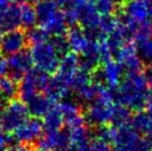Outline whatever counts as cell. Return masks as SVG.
Wrapping results in <instances>:
<instances>
[{
	"instance_id": "cell-1",
	"label": "cell",
	"mask_w": 152,
	"mask_h": 151,
	"mask_svg": "<svg viewBox=\"0 0 152 151\" xmlns=\"http://www.w3.org/2000/svg\"><path fill=\"white\" fill-rule=\"evenodd\" d=\"M116 99L129 111L145 108L151 99L146 75L140 71H127L117 87Z\"/></svg>"
},
{
	"instance_id": "cell-2",
	"label": "cell",
	"mask_w": 152,
	"mask_h": 151,
	"mask_svg": "<svg viewBox=\"0 0 152 151\" xmlns=\"http://www.w3.org/2000/svg\"><path fill=\"white\" fill-rule=\"evenodd\" d=\"M117 106L118 101L112 89L97 82L95 95L87 106L85 120L94 126H106L112 121Z\"/></svg>"
},
{
	"instance_id": "cell-3",
	"label": "cell",
	"mask_w": 152,
	"mask_h": 151,
	"mask_svg": "<svg viewBox=\"0 0 152 151\" xmlns=\"http://www.w3.org/2000/svg\"><path fill=\"white\" fill-rule=\"evenodd\" d=\"M109 129L113 151H149L148 141L129 124L120 127L112 126Z\"/></svg>"
},
{
	"instance_id": "cell-4",
	"label": "cell",
	"mask_w": 152,
	"mask_h": 151,
	"mask_svg": "<svg viewBox=\"0 0 152 151\" xmlns=\"http://www.w3.org/2000/svg\"><path fill=\"white\" fill-rule=\"evenodd\" d=\"M32 62L36 69L53 75L57 71L60 62V56L49 42L32 44L30 50Z\"/></svg>"
},
{
	"instance_id": "cell-5",
	"label": "cell",
	"mask_w": 152,
	"mask_h": 151,
	"mask_svg": "<svg viewBox=\"0 0 152 151\" xmlns=\"http://www.w3.org/2000/svg\"><path fill=\"white\" fill-rule=\"evenodd\" d=\"M29 117L27 106L20 99L7 101L0 113V129L12 133Z\"/></svg>"
},
{
	"instance_id": "cell-6",
	"label": "cell",
	"mask_w": 152,
	"mask_h": 151,
	"mask_svg": "<svg viewBox=\"0 0 152 151\" xmlns=\"http://www.w3.org/2000/svg\"><path fill=\"white\" fill-rule=\"evenodd\" d=\"M44 127L39 118H27L19 127L14 131V138L16 143L23 144L26 146H33L37 143L39 138L42 136Z\"/></svg>"
},
{
	"instance_id": "cell-7",
	"label": "cell",
	"mask_w": 152,
	"mask_h": 151,
	"mask_svg": "<svg viewBox=\"0 0 152 151\" xmlns=\"http://www.w3.org/2000/svg\"><path fill=\"white\" fill-rule=\"evenodd\" d=\"M6 60L7 75L10 79L19 82L27 71L32 69V58L30 51L23 49L17 53L8 55Z\"/></svg>"
},
{
	"instance_id": "cell-8",
	"label": "cell",
	"mask_w": 152,
	"mask_h": 151,
	"mask_svg": "<svg viewBox=\"0 0 152 151\" xmlns=\"http://www.w3.org/2000/svg\"><path fill=\"white\" fill-rule=\"evenodd\" d=\"M102 64V69L98 71L96 79L93 78V80L102 83L112 90L116 89L124 76L123 67L117 62V60L112 58L104 61Z\"/></svg>"
},
{
	"instance_id": "cell-9",
	"label": "cell",
	"mask_w": 152,
	"mask_h": 151,
	"mask_svg": "<svg viewBox=\"0 0 152 151\" xmlns=\"http://www.w3.org/2000/svg\"><path fill=\"white\" fill-rule=\"evenodd\" d=\"M116 60L127 71H140L142 67V60L139 55L137 46L127 42L116 51Z\"/></svg>"
},
{
	"instance_id": "cell-10",
	"label": "cell",
	"mask_w": 152,
	"mask_h": 151,
	"mask_svg": "<svg viewBox=\"0 0 152 151\" xmlns=\"http://www.w3.org/2000/svg\"><path fill=\"white\" fill-rule=\"evenodd\" d=\"M28 46L26 32L22 29H14V30L5 31L2 38L0 51L3 55H12L19 51L26 49Z\"/></svg>"
},
{
	"instance_id": "cell-11",
	"label": "cell",
	"mask_w": 152,
	"mask_h": 151,
	"mask_svg": "<svg viewBox=\"0 0 152 151\" xmlns=\"http://www.w3.org/2000/svg\"><path fill=\"white\" fill-rule=\"evenodd\" d=\"M57 106L63 117L64 124H66L67 128L87 124L84 115L81 113L80 105L77 101L64 98L60 103L57 104Z\"/></svg>"
},
{
	"instance_id": "cell-12",
	"label": "cell",
	"mask_w": 152,
	"mask_h": 151,
	"mask_svg": "<svg viewBox=\"0 0 152 151\" xmlns=\"http://www.w3.org/2000/svg\"><path fill=\"white\" fill-rule=\"evenodd\" d=\"M129 125L143 137H152V97L146 107L130 117Z\"/></svg>"
},
{
	"instance_id": "cell-13",
	"label": "cell",
	"mask_w": 152,
	"mask_h": 151,
	"mask_svg": "<svg viewBox=\"0 0 152 151\" xmlns=\"http://www.w3.org/2000/svg\"><path fill=\"white\" fill-rule=\"evenodd\" d=\"M66 39H67L69 49L76 54H82L83 51L88 46L89 42L94 35L87 33L80 26L72 25L66 30Z\"/></svg>"
},
{
	"instance_id": "cell-14",
	"label": "cell",
	"mask_w": 152,
	"mask_h": 151,
	"mask_svg": "<svg viewBox=\"0 0 152 151\" xmlns=\"http://www.w3.org/2000/svg\"><path fill=\"white\" fill-rule=\"evenodd\" d=\"M55 104L56 103H53L46 94H42L38 92L30 101H27L26 106L29 115L36 117V118H40V117H44Z\"/></svg>"
},
{
	"instance_id": "cell-15",
	"label": "cell",
	"mask_w": 152,
	"mask_h": 151,
	"mask_svg": "<svg viewBox=\"0 0 152 151\" xmlns=\"http://www.w3.org/2000/svg\"><path fill=\"white\" fill-rule=\"evenodd\" d=\"M20 27V7L19 4L12 3L10 7L0 16V28L3 31H10Z\"/></svg>"
},
{
	"instance_id": "cell-16",
	"label": "cell",
	"mask_w": 152,
	"mask_h": 151,
	"mask_svg": "<svg viewBox=\"0 0 152 151\" xmlns=\"http://www.w3.org/2000/svg\"><path fill=\"white\" fill-rule=\"evenodd\" d=\"M34 9L36 12L37 23L39 25H42L51 17L54 16L60 8H59L56 0H39L35 3Z\"/></svg>"
},
{
	"instance_id": "cell-17",
	"label": "cell",
	"mask_w": 152,
	"mask_h": 151,
	"mask_svg": "<svg viewBox=\"0 0 152 151\" xmlns=\"http://www.w3.org/2000/svg\"><path fill=\"white\" fill-rule=\"evenodd\" d=\"M42 26L50 35H62L65 34L67 30V23L63 16V12L60 9L53 17H51L47 22H45Z\"/></svg>"
},
{
	"instance_id": "cell-18",
	"label": "cell",
	"mask_w": 152,
	"mask_h": 151,
	"mask_svg": "<svg viewBox=\"0 0 152 151\" xmlns=\"http://www.w3.org/2000/svg\"><path fill=\"white\" fill-rule=\"evenodd\" d=\"M42 122V127L46 131V133L48 131H59L63 127L64 120L62 117L61 112L59 111L57 103L47 112V114L44 116V120Z\"/></svg>"
},
{
	"instance_id": "cell-19",
	"label": "cell",
	"mask_w": 152,
	"mask_h": 151,
	"mask_svg": "<svg viewBox=\"0 0 152 151\" xmlns=\"http://www.w3.org/2000/svg\"><path fill=\"white\" fill-rule=\"evenodd\" d=\"M18 96V82L10 77L0 79V101H10Z\"/></svg>"
},
{
	"instance_id": "cell-20",
	"label": "cell",
	"mask_w": 152,
	"mask_h": 151,
	"mask_svg": "<svg viewBox=\"0 0 152 151\" xmlns=\"http://www.w3.org/2000/svg\"><path fill=\"white\" fill-rule=\"evenodd\" d=\"M36 93H38L36 87L34 86L30 78L25 74L24 77L19 81L18 84V96L20 97V101L26 104Z\"/></svg>"
},
{
	"instance_id": "cell-21",
	"label": "cell",
	"mask_w": 152,
	"mask_h": 151,
	"mask_svg": "<svg viewBox=\"0 0 152 151\" xmlns=\"http://www.w3.org/2000/svg\"><path fill=\"white\" fill-rule=\"evenodd\" d=\"M19 7H20L21 26L26 30L35 26V24L37 23V18H36V12L33 6L27 3H22L19 4Z\"/></svg>"
},
{
	"instance_id": "cell-22",
	"label": "cell",
	"mask_w": 152,
	"mask_h": 151,
	"mask_svg": "<svg viewBox=\"0 0 152 151\" xmlns=\"http://www.w3.org/2000/svg\"><path fill=\"white\" fill-rule=\"evenodd\" d=\"M26 75L30 78V80L34 84V86L36 87L38 92L44 91L46 89L51 78L49 74H47L46 71H40V69H36V67L35 69H31L29 71H27Z\"/></svg>"
},
{
	"instance_id": "cell-23",
	"label": "cell",
	"mask_w": 152,
	"mask_h": 151,
	"mask_svg": "<svg viewBox=\"0 0 152 151\" xmlns=\"http://www.w3.org/2000/svg\"><path fill=\"white\" fill-rule=\"evenodd\" d=\"M137 44H138L137 49L142 62L146 63L149 66H152V35Z\"/></svg>"
},
{
	"instance_id": "cell-24",
	"label": "cell",
	"mask_w": 152,
	"mask_h": 151,
	"mask_svg": "<svg viewBox=\"0 0 152 151\" xmlns=\"http://www.w3.org/2000/svg\"><path fill=\"white\" fill-rule=\"evenodd\" d=\"M50 36L51 35L42 26H38V27L33 26L31 28L27 29V32H26L27 42H28V44H42V42H49Z\"/></svg>"
},
{
	"instance_id": "cell-25",
	"label": "cell",
	"mask_w": 152,
	"mask_h": 151,
	"mask_svg": "<svg viewBox=\"0 0 152 151\" xmlns=\"http://www.w3.org/2000/svg\"><path fill=\"white\" fill-rule=\"evenodd\" d=\"M130 117L132 116H130L129 110L118 104V106L116 108V111L114 113V116L112 118V121H111V124L114 127L125 126V125L129 124Z\"/></svg>"
},
{
	"instance_id": "cell-26",
	"label": "cell",
	"mask_w": 152,
	"mask_h": 151,
	"mask_svg": "<svg viewBox=\"0 0 152 151\" xmlns=\"http://www.w3.org/2000/svg\"><path fill=\"white\" fill-rule=\"evenodd\" d=\"M86 151H113V146L108 140L94 137L89 141Z\"/></svg>"
},
{
	"instance_id": "cell-27",
	"label": "cell",
	"mask_w": 152,
	"mask_h": 151,
	"mask_svg": "<svg viewBox=\"0 0 152 151\" xmlns=\"http://www.w3.org/2000/svg\"><path fill=\"white\" fill-rule=\"evenodd\" d=\"M50 44L54 47V49L56 50V52L58 53L60 57L67 54L68 52H70V49H69V46H68V42H67V39H66L65 34L54 35V36L51 38Z\"/></svg>"
},
{
	"instance_id": "cell-28",
	"label": "cell",
	"mask_w": 152,
	"mask_h": 151,
	"mask_svg": "<svg viewBox=\"0 0 152 151\" xmlns=\"http://www.w3.org/2000/svg\"><path fill=\"white\" fill-rule=\"evenodd\" d=\"M97 12L102 16H112L117 8L116 0H95Z\"/></svg>"
},
{
	"instance_id": "cell-29",
	"label": "cell",
	"mask_w": 152,
	"mask_h": 151,
	"mask_svg": "<svg viewBox=\"0 0 152 151\" xmlns=\"http://www.w3.org/2000/svg\"><path fill=\"white\" fill-rule=\"evenodd\" d=\"M16 143L14 136L12 133H6V131L0 129V146L6 148L7 146H12Z\"/></svg>"
},
{
	"instance_id": "cell-30",
	"label": "cell",
	"mask_w": 152,
	"mask_h": 151,
	"mask_svg": "<svg viewBox=\"0 0 152 151\" xmlns=\"http://www.w3.org/2000/svg\"><path fill=\"white\" fill-rule=\"evenodd\" d=\"M7 75V66H6V60L0 55V79Z\"/></svg>"
},
{
	"instance_id": "cell-31",
	"label": "cell",
	"mask_w": 152,
	"mask_h": 151,
	"mask_svg": "<svg viewBox=\"0 0 152 151\" xmlns=\"http://www.w3.org/2000/svg\"><path fill=\"white\" fill-rule=\"evenodd\" d=\"M12 3V0H0V16L10 7Z\"/></svg>"
},
{
	"instance_id": "cell-32",
	"label": "cell",
	"mask_w": 152,
	"mask_h": 151,
	"mask_svg": "<svg viewBox=\"0 0 152 151\" xmlns=\"http://www.w3.org/2000/svg\"><path fill=\"white\" fill-rule=\"evenodd\" d=\"M29 146L23 145V144H19V145H12L10 146V150L8 151H31L29 149Z\"/></svg>"
},
{
	"instance_id": "cell-33",
	"label": "cell",
	"mask_w": 152,
	"mask_h": 151,
	"mask_svg": "<svg viewBox=\"0 0 152 151\" xmlns=\"http://www.w3.org/2000/svg\"><path fill=\"white\" fill-rule=\"evenodd\" d=\"M146 79H147V83H148V87H149V91H150V94L152 97V66H150V69H148L146 74Z\"/></svg>"
},
{
	"instance_id": "cell-34",
	"label": "cell",
	"mask_w": 152,
	"mask_h": 151,
	"mask_svg": "<svg viewBox=\"0 0 152 151\" xmlns=\"http://www.w3.org/2000/svg\"><path fill=\"white\" fill-rule=\"evenodd\" d=\"M25 1H27V0H12V3H16V4H22V3H25Z\"/></svg>"
},
{
	"instance_id": "cell-35",
	"label": "cell",
	"mask_w": 152,
	"mask_h": 151,
	"mask_svg": "<svg viewBox=\"0 0 152 151\" xmlns=\"http://www.w3.org/2000/svg\"><path fill=\"white\" fill-rule=\"evenodd\" d=\"M3 34H4L3 30L0 28V47H1V42H2V38H3Z\"/></svg>"
},
{
	"instance_id": "cell-36",
	"label": "cell",
	"mask_w": 152,
	"mask_h": 151,
	"mask_svg": "<svg viewBox=\"0 0 152 151\" xmlns=\"http://www.w3.org/2000/svg\"><path fill=\"white\" fill-rule=\"evenodd\" d=\"M33 151H51L50 149H46V148H42V147H38V148H35Z\"/></svg>"
},
{
	"instance_id": "cell-37",
	"label": "cell",
	"mask_w": 152,
	"mask_h": 151,
	"mask_svg": "<svg viewBox=\"0 0 152 151\" xmlns=\"http://www.w3.org/2000/svg\"><path fill=\"white\" fill-rule=\"evenodd\" d=\"M149 144V151H152V137H150V141H148Z\"/></svg>"
},
{
	"instance_id": "cell-38",
	"label": "cell",
	"mask_w": 152,
	"mask_h": 151,
	"mask_svg": "<svg viewBox=\"0 0 152 151\" xmlns=\"http://www.w3.org/2000/svg\"><path fill=\"white\" fill-rule=\"evenodd\" d=\"M28 1L30 2V3H36V2H38L39 0H28Z\"/></svg>"
},
{
	"instance_id": "cell-39",
	"label": "cell",
	"mask_w": 152,
	"mask_h": 151,
	"mask_svg": "<svg viewBox=\"0 0 152 151\" xmlns=\"http://www.w3.org/2000/svg\"><path fill=\"white\" fill-rule=\"evenodd\" d=\"M117 2H125V1H127V0H116Z\"/></svg>"
},
{
	"instance_id": "cell-40",
	"label": "cell",
	"mask_w": 152,
	"mask_h": 151,
	"mask_svg": "<svg viewBox=\"0 0 152 151\" xmlns=\"http://www.w3.org/2000/svg\"><path fill=\"white\" fill-rule=\"evenodd\" d=\"M0 151H5V148H3V147H1V146H0Z\"/></svg>"
},
{
	"instance_id": "cell-41",
	"label": "cell",
	"mask_w": 152,
	"mask_h": 151,
	"mask_svg": "<svg viewBox=\"0 0 152 151\" xmlns=\"http://www.w3.org/2000/svg\"><path fill=\"white\" fill-rule=\"evenodd\" d=\"M146 1H151V0H146Z\"/></svg>"
}]
</instances>
